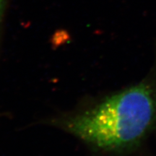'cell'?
Returning <instances> with one entry per match:
<instances>
[{
    "label": "cell",
    "mask_w": 156,
    "mask_h": 156,
    "mask_svg": "<svg viewBox=\"0 0 156 156\" xmlns=\"http://www.w3.org/2000/svg\"><path fill=\"white\" fill-rule=\"evenodd\" d=\"M156 119V94L141 83L112 95L94 108L64 120L68 132L106 150L137 143Z\"/></svg>",
    "instance_id": "1"
},
{
    "label": "cell",
    "mask_w": 156,
    "mask_h": 156,
    "mask_svg": "<svg viewBox=\"0 0 156 156\" xmlns=\"http://www.w3.org/2000/svg\"><path fill=\"white\" fill-rule=\"evenodd\" d=\"M1 7H2V0H0V12H1Z\"/></svg>",
    "instance_id": "2"
}]
</instances>
